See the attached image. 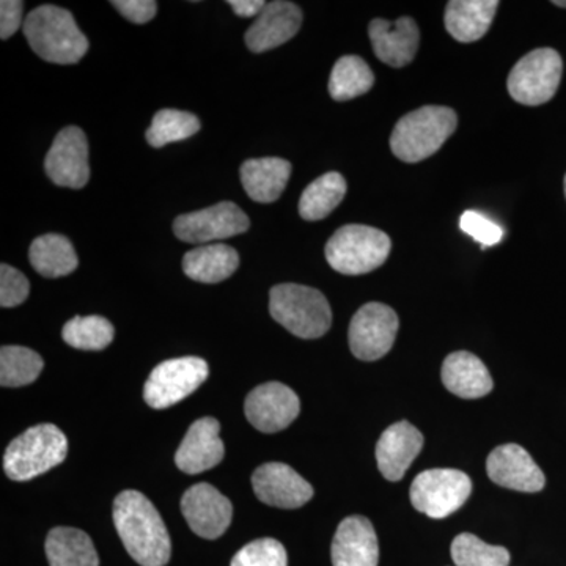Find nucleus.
I'll return each instance as SVG.
<instances>
[{
	"label": "nucleus",
	"instance_id": "f257e3e1",
	"mask_svg": "<svg viewBox=\"0 0 566 566\" xmlns=\"http://www.w3.org/2000/svg\"><path fill=\"white\" fill-rule=\"evenodd\" d=\"M115 528L129 556L142 566H164L172 556V543L161 515L150 499L126 490L114 502Z\"/></svg>",
	"mask_w": 566,
	"mask_h": 566
},
{
	"label": "nucleus",
	"instance_id": "f03ea898",
	"mask_svg": "<svg viewBox=\"0 0 566 566\" xmlns=\"http://www.w3.org/2000/svg\"><path fill=\"white\" fill-rule=\"evenodd\" d=\"M22 31L39 57L57 65H73L88 51V40L77 28L73 14L61 7L41 6L31 11Z\"/></svg>",
	"mask_w": 566,
	"mask_h": 566
},
{
	"label": "nucleus",
	"instance_id": "7ed1b4c3",
	"mask_svg": "<svg viewBox=\"0 0 566 566\" xmlns=\"http://www.w3.org/2000/svg\"><path fill=\"white\" fill-rule=\"evenodd\" d=\"M457 125V112L450 107H420L398 120L390 136V148L400 161H423L449 140Z\"/></svg>",
	"mask_w": 566,
	"mask_h": 566
},
{
	"label": "nucleus",
	"instance_id": "20e7f679",
	"mask_svg": "<svg viewBox=\"0 0 566 566\" xmlns=\"http://www.w3.org/2000/svg\"><path fill=\"white\" fill-rule=\"evenodd\" d=\"M270 314L289 333L307 340L323 337L333 324L326 296L297 283H281L271 290Z\"/></svg>",
	"mask_w": 566,
	"mask_h": 566
},
{
	"label": "nucleus",
	"instance_id": "39448f33",
	"mask_svg": "<svg viewBox=\"0 0 566 566\" xmlns=\"http://www.w3.org/2000/svg\"><path fill=\"white\" fill-rule=\"evenodd\" d=\"M66 455L69 439L61 428L40 423L10 442L3 455V469L14 482H28L62 464Z\"/></svg>",
	"mask_w": 566,
	"mask_h": 566
},
{
	"label": "nucleus",
	"instance_id": "423d86ee",
	"mask_svg": "<svg viewBox=\"0 0 566 566\" xmlns=\"http://www.w3.org/2000/svg\"><path fill=\"white\" fill-rule=\"evenodd\" d=\"M390 238L374 227H342L331 237L326 244V260L334 271L345 275L371 273L382 266L389 256Z\"/></svg>",
	"mask_w": 566,
	"mask_h": 566
},
{
	"label": "nucleus",
	"instance_id": "0eeeda50",
	"mask_svg": "<svg viewBox=\"0 0 566 566\" xmlns=\"http://www.w3.org/2000/svg\"><path fill=\"white\" fill-rule=\"evenodd\" d=\"M564 62L551 48H542L524 55L510 71V95L524 106H539L551 102L560 85Z\"/></svg>",
	"mask_w": 566,
	"mask_h": 566
},
{
	"label": "nucleus",
	"instance_id": "6e6552de",
	"mask_svg": "<svg viewBox=\"0 0 566 566\" xmlns=\"http://www.w3.org/2000/svg\"><path fill=\"white\" fill-rule=\"evenodd\" d=\"M472 493V480L458 469H430L416 476L409 497L417 512L433 520L453 515Z\"/></svg>",
	"mask_w": 566,
	"mask_h": 566
},
{
	"label": "nucleus",
	"instance_id": "1a4fd4ad",
	"mask_svg": "<svg viewBox=\"0 0 566 566\" xmlns=\"http://www.w3.org/2000/svg\"><path fill=\"white\" fill-rule=\"evenodd\" d=\"M210 376L202 357L186 356L164 360L153 368L144 387V398L153 409H167L196 392Z\"/></svg>",
	"mask_w": 566,
	"mask_h": 566
},
{
	"label": "nucleus",
	"instance_id": "9d476101",
	"mask_svg": "<svg viewBox=\"0 0 566 566\" xmlns=\"http://www.w3.org/2000/svg\"><path fill=\"white\" fill-rule=\"evenodd\" d=\"M398 327L400 322L389 305L365 304L356 312L349 324V348L357 359L365 363L381 359L392 349Z\"/></svg>",
	"mask_w": 566,
	"mask_h": 566
},
{
	"label": "nucleus",
	"instance_id": "9b49d317",
	"mask_svg": "<svg viewBox=\"0 0 566 566\" xmlns=\"http://www.w3.org/2000/svg\"><path fill=\"white\" fill-rule=\"evenodd\" d=\"M249 218L238 205L221 202L205 210L178 216L174 232L178 240L191 244H207L248 232Z\"/></svg>",
	"mask_w": 566,
	"mask_h": 566
},
{
	"label": "nucleus",
	"instance_id": "f8f14e48",
	"mask_svg": "<svg viewBox=\"0 0 566 566\" xmlns=\"http://www.w3.org/2000/svg\"><path fill=\"white\" fill-rule=\"evenodd\" d=\"M301 401L296 392L282 382H264L245 398L244 412L253 428L273 434L285 430L297 419Z\"/></svg>",
	"mask_w": 566,
	"mask_h": 566
},
{
	"label": "nucleus",
	"instance_id": "ddd939ff",
	"mask_svg": "<svg viewBox=\"0 0 566 566\" xmlns=\"http://www.w3.org/2000/svg\"><path fill=\"white\" fill-rule=\"evenodd\" d=\"M44 170L54 185L62 188H84L91 178L88 142L77 126H69L57 134L44 159Z\"/></svg>",
	"mask_w": 566,
	"mask_h": 566
},
{
	"label": "nucleus",
	"instance_id": "4468645a",
	"mask_svg": "<svg viewBox=\"0 0 566 566\" xmlns=\"http://www.w3.org/2000/svg\"><path fill=\"white\" fill-rule=\"evenodd\" d=\"M181 512L193 534L216 539L230 527L233 505L210 483H197L182 494Z\"/></svg>",
	"mask_w": 566,
	"mask_h": 566
},
{
	"label": "nucleus",
	"instance_id": "2eb2a0df",
	"mask_svg": "<svg viewBox=\"0 0 566 566\" xmlns=\"http://www.w3.org/2000/svg\"><path fill=\"white\" fill-rule=\"evenodd\" d=\"M253 493L263 504L294 510L311 502L314 488L293 468L283 463L260 465L252 475Z\"/></svg>",
	"mask_w": 566,
	"mask_h": 566
},
{
	"label": "nucleus",
	"instance_id": "dca6fc26",
	"mask_svg": "<svg viewBox=\"0 0 566 566\" xmlns=\"http://www.w3.org/2000/svg\"><path fill=\"white\" fill-rule=\"evenodd\" d=\"M488 476L495 485L521 493H538L546 476L526 449L517 444L495 447L486 460Z\"/></svg>",
	"mask_w": 566,
	"mask_h": 566
},
{
	"label": "nucleus",
	"instance_id": "f3484780",
	"mask_svg": "<svg viewBox=\"0 0 566 566\" xmlns=\"http://www.w3.org/2000/svg\"><path fill=\"white\" fill-rule=\"evenodd\" d=\"M221 424L212 417L196 420L175 453V464L189 475L202 474L223 460Z\"/></svg>",
	"mask_w": 566,
	"mask_h": 566
},
{
	"label": "nucleus",
	"instance_id": "a211bd4d",
	"mask_svg": "<svg viewBox=\"0 0 566 566\" xmlns=\"http://www.w3.org/2000/svg\"><path fill=\"white\" fill-rule=\"evenodd\" d=\"M303 11L293 2L275 0L266 3L262 13L245 32V44L252 52H266L286 43L300 32Z\"/></svg>",
	"mask_w": 566,
	"mask_h": 566
},
{
	"label": "nucleus",
	"instance_id": "6ab92c4d",
	"mask_svg": "<svg viewBox=\"0 0 566 566\" xmlns=\"http://www.w3.org/2000/svg\"><path fill=\"white\" fill-rule=\"evenodd\" d=\"M333 566H378L379 545L374 524L354 515L338 524L331 547Z\"/></svg>",
	"mask_w": 566,
	"mask_h": 566
},
{
	"label": "nucleus",
	"instance_id": "aec40b11",
	"mask_svg": "<svg viewBox=\"0 0 566 566\" xmlns=\"http://www.w3.org/2000/svg\"><path fill=\"white\" fill-rule=\"evenodd\" d=\"M376 57L394 69L409 65L419 50L420 32L412 18L374 20L368 28Z\"/></svg>",
	"mask_w": 566,
	"mask_h": 566
},
{
	"label": "nucleus",
	"instance_id": "412c9836",
	"mask_svg": "<svg viewBox=\"0 0 566 566\" xmlns=\"http://www.w3.org/2000/svg\"><path fill=\"white\" fill-rule=\"evenodd\" d=\"M423 442V434L415 424H390L376 444V461L381 475L389 482L403 479L409 465L422 452Z\"/></svg>",
	"mask_w": 566,
	"mask_h": 566
},
{
	"label": "nucleus",
	"instance_id": "4be33fe9",
	"mask_svg": "<svg viewBox=\"0 0 566 566\" xmlns=\"http://www.w3.org/2000/svg\"><path fill=\"white\" fill-rule=\"evenodd\" d=\"M441 376L446 389L465 400L486 397L494 387L486 365L475 354L468 352H457L447 356Z\"/></svg>",
	"mask_w": 566,
	"mask_h": 566
},
{
	"label": "nucleus",
	"instance_id": "5701e85b",
	"mask_svg": "<svg viewBox=\"0 0 566 566\" xmlns=\"http://www.w3.org/2000/svg\"><path fill=\"white\" fill-rule=\"evenodd\" d=\"M292 164L281 158L249 159L241 166V182L253 202L273 203L285 191Z\"/></svg>",
	"mask_w": 566,
	"mask_h": 566
},
{
	"label": "nucleus",
	"instance_id": "b1692460",
	"mask_svg": "<svg viewBox=\"0 0 566 566\" xmlns=\"http://www.w3.org/2000/svg\"><path fill=\"white\" fill-rule=\"evenodd\" d=\"M497 0H452L447 3L446 29L461 43H474L493 24Z\"/></svg>",
	"mask_w": 566,
	"mask_h": 566
},
{
	"label": "nucleus",
	"instance_id": "393cba45",
	"mask_svg": "<svg viewBox=\"0 0 566 566\" xmlns=\"http://www.w3.org/2000/svg\"><path fill=\"white\" fill-rule=\"evenodd\" d=\"M240 266V255L232 245L208 244L182 256V271L192 281L219 283L232 277Z\"/></svg>",
	"mask_w": 566,
	"mask_h": 566
},
{
	"label": "nucleus",
	"instance_id": "a878e982",
	"mask_svg": "<svg viewBox=\"0 0 566 566\" xmlns=\"http://www.w3.org/2000/svg\"><path fill=\"white\" fill-rule=\"evenodd\" d=\"M44 547L51 566H99L91 536L80 528H52Z\"/></svg>",
	"mask_w": 566,
	"mask_h": 566
},
{
	"label": "nucleus",
	"instance_id": "bb28decb",
	"mask_svg": "<svg viewBox=\"0 0 566 566\" xmlns=\"http://www.w3.org/2000/svg\"><path fill=\"white\" fill-rule=\"evenodd\" d=\"M33 270L46 279L63 277L76 270L80 264L77 253L69 238L50 233L36 238L29 251Z\"/></svg>",
	"mask_w": 566,
	"mask_h": 566
},
{
	"label": "nucleus",
	"instance_id": "cd10ccee",
	"mask_svg": "<svg viewBox=\"0 0 566 566\" xmlns=\"http://www.w3.org/2000/svg\"><path fill=\"white\" fill-rule=\"evenodd\" d=\"M346 189L345 178L340 174L329 172L316 178L301 196V218L304 221H322L327 218L345 199Z\"/></svg>",
	"mask_w": 566,
	"mask_h": 566
},
{
	"label": "nucleus",
	"instance_id": "c85d7f7f",
	"mask_svg": "<svg viewBox=\"0 0 566 566\" xmlns=\"http://www.w3.org/2000/svg\"><path fill=\"white\" fill-rule=\"evenodd\" d=\"M375 74L367 62L357 55H345L335 63L329 80V93L335 102H349L370 92Z\"/></svg>",
	"mask_w": 566,
	"mask_h": 566
},
{
	"label": "nucleus",
	"instance_id": "c756f323",
	"mask_svg": "<svg viewBox=\"0 0 566 566\" xmlns=\"http://www.w3.org/2000/svg\"><path fill=\"white\" fill-rule=\"evenodd\" d=\"M115 329L103 316H74L63 326L62 337L71 348L102 352L114 340Z\"/></svg>",
	"mask_w": 566,
	"mask_h": 566
},
{
	"label": "nucleus",
	"instance_id": "7c9ffc66",
	"mask_svg": "<svg viewBox=\"0 0 566 566\" xmlns=\"http://www.w3.org/2000/svg\"><path fill=\"white\" fill-rule=\"evenodd\" d=\"M39 353L24 346H2L0 349V385L22 387L32 385L43 370Z\"/></svg>",
	"mask_w": 566,
	"mask_h": 566
},
{
	"label": "nucleus",
	"instance_id": "2f4dec72",
	"mask_svg": "<svg viewBox=\"0 0 566 566\" xmlns=\"http://www.w3.org/2000/svg\"><path fill=\"white\" fill-rule=\"evenodd\" d=\"M199 129L200 122L196 115L185 111L163 109L153 117L145 137L151 147L163 148L174 142L188 139Z\"/></svg>",
	"mask_w": 566,
	"mask_h": 566
},
{
	"label": "nucleus",
	"instance_id": "473e14b6",
	"mask_svg": "<svg viewBox=\"0 0 566 566\" xmlns=\"http://www.w3.org/2000/svg\"><path fill=\"white\" fill-rule=\"evenodd\" d=\"M450 553L457 566H510L512 560L506 547L488 545L472 534L458 535Z\"/></svg>",
	"mask_w": 566,
	"mask_h": 566
},
{
	"label": "nucleus",
	"instance_id": "72a5a7b5",
	"mask_svg": "<svg viewBox=\"0 0 566 566\" xmlns=\"http://www.w3.org/2000/svg\"><path fill=\"white\" fill-rule=\"evenodd\" d=\"M285 547L274 538H260L238 551L230 566H286Z\"/></svg>",
	"mask_w": 566,
	"mask_h": 566
},
{
	"label": "nucleus",
	"instance_id": "f704fd0d",
	"mask_svg": "<svg viewBox=\"0 0 566 566\" xmlns=\"http://www.w3.org/2000/svg\"><path fill=\"white\" fill-rule=\"evenodd\" d=\"M460 227L464 233L482 244V249L501 243L504 230L479 211H465L460 218Z\"/></svg>",
	"mask_w": 566,
	"mask_h": 566
},
{
	"label": "nucleus",
	"instance_id": "c9c22d12",
	"mask_svg": "<svg viewBox=\"0 0 566 566\" xmlns=\"http://www.w3.org/2000/svg\"><path fill=\"white\" fill-rule=\"evenodd\" d=\"M31 283L21 271L14 270L10 264L0 266V305L3 308L17 307L28 300Z\"/></svg>",
	"mask_w": 566,
	"mask_h": 566
},
{
	"label": "nucleus",
	"instance_id": "e433bc0d",
	"mask_svg": "<svg viewBox=\"0 0 566 566\" xmlns=\"http://www.w3.org/2000/svg\"><path fill=\"white\" fill-rule=\"evenodd\" d=\"M111 6L134 24L150 22L158 13V3L155 0H114Z\"/></svg>",
	"mask_w": 566,
	"mask_h": 566
},
{
	"label": "nucleus",
	"instance_id": "4c0bfd02",
	"mask_svg": "<svg viewBox=\"0 0 566 566\" xmlns=\"http://www.w3.org/2000/svg\"><path fill=\"white\" fill-rule=\"evenodd\" d=\"M22 7L18 0H2L0 2V39L7 40L18 32L22 22Z\"/></svg>",
	"mask_w": 566,
	"mask_h": 566
},
{
	"label": "nucleus",
	"instance_id": "58836bf2",
	"mask_svg": "<svg viewBox=\"0 0 566 566\" xmlns=\"http://www.w3.org/2000/svg\"><path fill=\"white\" fill-rule=\"evenodd\" d=\"M229 6L238 17L256 18L266 7V2L263 0H230Z\"/></svg>",
	"mask_w": 566,
	"mask_h": 566
},
{
	"label": "nucleus",
	"instance_id": "ea45409f",
	"mask_svg": "<svg viewBox=\"0 0 566 566\" xmlns=\"http://www.w3.org/2000/svg\"><path fill=\"white\" fill-rule=\"evenodd\" d=\"M554 6L564 7V9H566V0H556V2H554Z\"/></svg>",
	"mask_w": 566,
	"mask_h": 566
},
{
	"label": "nucleus",
	"instance_id": "a19ab883",
	"mask_svg": "<svg viewBox=\"0 0 566 566\" xmlns=\"http://www.w3.org/2000/svg\"><path fill=\"white\" fill-rule=\"evenodd\" d=\"M565 196H566V175H565Z\"/></svg>",
	"mask_w": 566,
	"mask_h": 566
}]
</instances>
